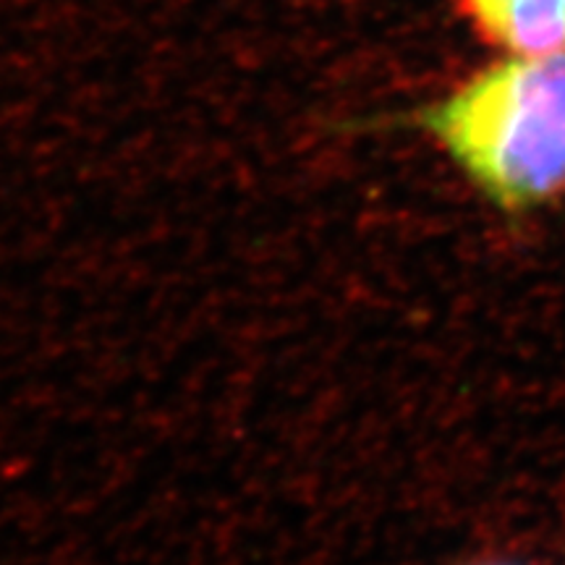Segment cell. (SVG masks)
I'll return each instance as SVG.
<instances>
[{"mask_svg":"<svg viewBox=\"0 0 565 565\" xmlns=\"http://www.w3.org/2000/svg\"><path fill=\"white\" fill-rule=\"evenodd\" d=\"M463 179L508 215L565 194V53L505 55L414 113Z\"/></svg>","mask_w":565,"mask_h":565,"instance_id":"cell-1","label":"cell"},{"mask_svg":"<svg viewBox=\"0 0 565 565\" xmlns=\"http://www.w3.org/2000/svg\"><path fill=\"white\" fill-rule=\"evenodd\" d=\"M458 9L505 55L565 53V0H458Z\"/></svg>","mask_w":565,"mask_h":565,"instance_id":"cell-2","label":"cell"},{"mask_svg":"<svg viewBox=\"0 0 565 565\" xmlns=\"http://www.w3.org/2000/svg\"><path fill=\"white\" fill-rule=\"evenodd\" d=\"M466 565H515V563H466Z\"/></svg>","mask_w":565,"mask_h":565,"instance_id":"cell-3","label":"cell"}]
</instances>
